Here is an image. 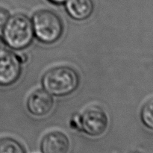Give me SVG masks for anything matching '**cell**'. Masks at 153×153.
I'll return each instance as SVG.
<instances>
[{"mask_svg": "<svg viewBox=\"0 0 153 153\" xmlns=\"http://www.w3.org/2000/svg\"><path fill=\"white\" fill-rule=\"evenodd\" d=\"M94 10L93 0H67L66 10L75 20H85L89 18Z\"/></svg>", "mask_w": 153, "mask_h": 153, "instance_id": "8", "label": "cell"}, {"mask_svg": "<svg viewBox=\"0 0 153 153\" xmlns=\"http://www.w3.org/2000/svg\"><path fill=\"white\" fill-rule=\"evenodd\" d=\"M4 39L6 44L13 49L28 47L34 38L32 22L27 16L17 13L10 16L4 24Z\"/></svg>", "mask_w": 153, "mask_h": 153, "instance_id": "2", "label": "cell"}, {"mask_svg": "<svg viewBox=\"0 0 153 153\" xmlns=\"http://www.w3.org/2000/svg\"><path fill=\"white\" fill-rule=\"evenodd\" d=\"M79 128L88 135L100 136L108 126V117L104 109L98 105L86 108L79 117Z\"/></svg>", "mask_w": 153, "mask_h": 153, "instance_id": "4", "label": "cell"}, {"mask_svg": "<svg viewBox=\"0 0 153 153\" xmlns=\"http://www.w3.org/2000/svg\"><path fill=\"white\" fill-rule=\"evenodd\" d=\"M70 141L65 134L59 131L48 133L43 137L41 149L43 153H67Z\"/></svg>", "mask_w": 153, "mask_h": 153, "instance_id": "7", "label": "cell"}, {"mask_svg": "<svg viewBox=\"0 0 153 153\" xmlns=\"http://www.w3.org/2000/svg\"><path fill=\"white\" fill-rule=\"evenodd\" d=\"M50 2L53 3V4H63V3L66 2L67 0H49Z\"/></svg>", "mask_w": 153, "mask_h": 153, "instance_id": "13", "label": "cell"}, {"mask_svg": "<svg viewBox=\"0 0 153 153\" xmlns=\"http://www.w3.org/2000/svg\"><path fill=\"white\" fill-rule=\"evenodd\" d=\"M10 16V12L7 9L0 7V27L4 25Z\"/></svg>", "mask_w": 153, "mask_h": 153, "instance_id": "11", "label": "cell"}, {"mask_svg": "<svg viewBox=\"0 0 153 153\" xmlns=\"http://www.w3.org/2000/svg\"><path fill=\"white\" fill-rule=\"evenodd\" d=\"M34 33L39 41L52 44L61 38L64 25L60 16L49 10H40L32 17Z\"/></svg>", "mask_w": 153, "mask_h": 153, "instance_id": "3", "label": "cell"}, {"mask_svg": "<svg viewBox=\"0 0 153 153\" xmlns=\"http://www.w3.org/2000/svg\"><path fill=\"white\" fill-rule=\"evenodd\" d=\"M53 106L52 95L43 89L33 91L27 100V108L34 116L43 117L49 114Z\"/></svg>", "mask_w": 153, "mask_h": 153, "instance_id": "6", "label": "cell"}, {"mask_svg": "<svg viewBox=\"0 0 153 153\" xmlns=\"http://www.w3.org/2000/svg\"><path fill=\"white\" fill-rule=\"evenodd\" d=\"M77 72L69 66H58L48 70L42 79L45 91L51 95L64 97L74 92L79 85Z\"/></svg>", "mask_w": 153, "mask_h": 153, "instance_id": "1", "label": "cell"}, {"mask_svg": "<svg viewBox=\"0 0 153 153\" xmlns=\"http://www.w3.org/2000/svg\"><path fill=\"white\" fill-rule=\"evenodd\" d=\"M6 47V43L4 41V39L0 35V52L4 50Z\"/></svg>", "mask_w": 153, "mask_h": 153, "instance_id": "12", "label": "cell"}, {"mask_svg": "<svg viewBox=\"0 0 153 153\" xmlns=\"http://www.w3.org/2000/svg\"><path fill=\"white\" fill-rule=\"evenodd\" d=\"M22 61L9 51L0 52V85L9 86L17 82L22 72Z\"/></svg>", "mask_w": 153, "mask_h": 153, "instance_id": "5", "label": "cell"}, {"mask_svg": "<svg viewBox=\"0 0 153 153\" xmlns=\"http://www.w3.org/2000/svg\"><path fill=\"white\" fill-rule=\"evenodd\" d=\"M0 153H25L22 145L10 137L0 139Z\"/></svg>", "mask_w": 153, "mask_h": 153, "instance_id": "9", "label": "cell"}, {"mask_svg": "<svg viewBox=\"0 0 153 153\" xmlns=\"http://www.w3.org/2000/svg\"><path fill=\"white\" fill-rule=\"evenodd\" d=\"M140 118L147 128L153 130V99L143 105L140 112Z\"/></svg>", "mask_w": 153, "mask_h": 153, "instance_id": "10", "label": "cell"}]
</instances>
